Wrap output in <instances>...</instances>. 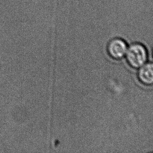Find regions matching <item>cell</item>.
<instances>
[{"label":"cell","instance_id":"3","mask_svg":"<svg viewBox=\"0 0 153 153\" xmlns=\"http://www.w3.org/2000/svg\"><path fill=\"white\" fill-rule=\"evenodd\" d=\"M138 71V79L144 85H153V63H146L140 68Z\"/></svg>","mask_w":153,"mask_h":153},{"label":"cell","instance_id":"1","mask_svg":"<svg viewBox=\"0 0 153 153\" xmlns=\"http://www.w3.org/2000/svg\"><path fill=\"white\" fill-rule=\"evenodd\" d=\"M125 56L127 62L131 67L139 68L147 62L148 53L144 45L134 42L128 47Z\"/></svg>","mask_w":153,"mask_h":153},{"label":"cell","instance_id":"4","mask_svg":"<svg viewBox=\"0 0 153 153\" xmlns=\"http://www.w3.org/2000/svg\"></svg>","mask_w":153,"mask_h":153},{"label":"cell","instance_id":"2","mask_svg":"<svg viewBox=\"0 0 153 153\" xmlns=\"http://www.w3.org/2000/svg\"><path fill=\"white\" fill-rule=\"evenodd\" d=\"M128 47L126 41L122 38H114L109 42L107 51L111 58L120 60L125 56Z\"/></svg>","mask_w":153,"mask_h":153}]
</instances>
